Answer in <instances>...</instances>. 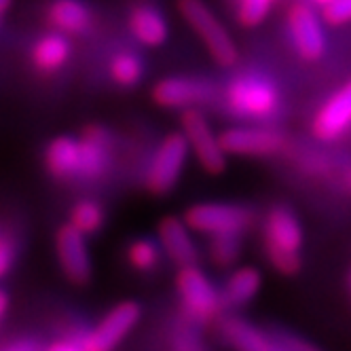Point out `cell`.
Segmentation results:
<instances>
[{"mask_svg": "<svg viewBox=\"0 0 351 351\" xmlns=\"http://www.w3.org/2000/svg\"><path fill=\"white\" fill-rule=\"evenodd\" d=\"M349 286H351V275H349Z\"/></svg>", "mask_w": 351, "mask_h": 351, "instance_id": "obj_37", "label": "cell"}, {"mask_svg": "<svg viewBox=\"0 0 351 351\" xmlns=\"http://www.w3.org/2000/svg\"><path fill=\"white\" fill-rule=\"evenodd\" d=\"M351 130V79L343 83L313 117L311 134L319 142H337Z\"/></svg>", "mask_w": 351, "mask_h": 351, "instance_id": "obj_13", "label": "cell"}, {"mask_svg": "<svg viewBox=\"0 0 351 351\" xmlns=\"http://www.w3.org/2000/svg\"><path fill=\"white\" fill-rule=\"evenodd\" d=\"M128 26L132 36L144 47H161L169 34L165 15L148 3H140L130 11Z\"/></svg>", "mask_w": 351, "mask_h": 351, "instance_id": "obj_19", "label": "cell"}, {"mask_svg": "<svg viewBox=\"0 0 351 351\" xmlns=\"http://www.w3.org/2000/svg\"><path fill=\"white\" fill-rule=\"evenodd\" d=\"M220 142L235 157H273L286 146L284 134L267 125H233L220 132Z\"/></svg>", "mask_w": 351, "mask_h": 351, "instance_id": "obj_10", "label": "cell"}, {"mask_svg": "<svg viewBox=\"0 0 351 351\" xmlns=\"http://www.w3.org/2000/svg\"><path fill=\"white\" fill-rule=\"evenodd\" d=\"M56 254L68 282L83 286L91 280L93 263L87 245V235L77 231L72 224H64L56 233Z\"/></svg>", "mask_w": 351, "mask_h": 351, "instance_id": "obj_12", "label": "cell"}, {"mask_svg": "<svg viewBox=\"0 0 351 351\" xmlns=\"http://www.w3.org/2000/svg\"><path fill=\"white\" fill-rule=\"evenodd\" d=\"M104 222H106L104 206L95 202V199H79V202L72 206L70 218H68V224H72L74 229L81 231L87 237L102 231Z\"/></svg>", "mask_w": 351, "mask_h": 351, "instance_id": "obj_22", "label": "cell"}, {"mask_svg": "<svg viewBox=\"0 0 351 351\" xmlns=\"http://www.w3.org/2000/svg\"><path fill=\"white\" fill-rule=\"evenodd\" d=\"M275 0H237L235 3V17L239 26L243 28H256L269 17L273 11Z\"/></svg>", "mask_w": 351, "mask_h": 351, "instance_id": "obj_26", "label": "cell"}, {"mask_svg": "<svg viewBox=\"0 0 351 351\" xmlns=\"http://www.w3.org/2000/svg\"><path fill=\"white\" fill-rule=\"evenodd\" d=\"M68 34L64 32H47L43 34L34 45H32V64L38 72L43 74H56L58 70H62L72 56V47L70 40L66 38Z\"/></svg>", "mask_w": 351, "mask_h": 351, "instance_id": "obj_20", "label": "cell"}, {"mask_svg": "<svg viewBox=\"0 0 351 351\" xmlns=\"http://www.w3.org/2000/svg\"><path fill=\"white\" fill-rule=\"evenodd\" d=\"M153 102L169 110H189L210 104L216 97V85L197 77H165L153 85Z\"/></svg>", "mask_w": 351, "mask_h": 351, "instance_id": "obj_9", "label": "cell"}, {"mask_svg": "<svg viewBox=\"0 0 351 351\" xmlns=\"http://www.w3.org/2000/svg\"><path fill=\"white\" fill-rule=\"evenodd\" d=\"M163 258V247L150 237H138L128 247V261L140 273H153Z\"/></svg>", "mask_w": 351, "mask_h": 351, "instance_id": "obj_24", "label": "cell"}, {"mask_svg": "<svg viewBox=\"0 0 351 351\" xmlns=\"http://www.w3.org/2000/svg\"><path fill=\"white\" fill-rule=\"evenodd\" d=\"M9 7H11V0H0V15H3Z\"/></svg>", "mask_w": 351, "mask_h": 351, "instance_id": "obj_36", "label": "cell"}, {"mask_svg": "<svg viewBox=\"0 0 351 351\" xmlns=\"http://www.w3.org/2000/svg\"><path fill=\"white\" fill-rule=\"evenodd\" d=\"M265 254L280 275H296L303 267V227L298 216L286 206H273L263 224Z\"/></svg>", "mask_w": 351, "mask_h": 351, "instance_id": "obj_1", "label": "cell"}, {"mask_svg": "<svg viewBox=\"0 0 351 351\" xmlns=\"http://www.w3.org/2000/svg\"><path fill=\"white\" fill-rule=\"evenodd\" d=\"M0 17H3V15H0Z\"/></svg>", "mask_w": 351, "mask_h": 351, "instance_id": "obj_38", "label": "cell"}, {"mask_svg": "<svg viewBox=\"0 0 351 351\" xmlns=\"http://www.w3.org/2000/svg\"><path fill=\"white\" fill-rule=\"evenodd\" d=\"M288 30L296 53L305 62H317L326 53V32L322 26V17L317 15L311 3H294L286 15Z\"/></svg>", "mask_w": 351, "mask_h": 351, "instance_id": "obj_11", "label": "cell"}, {"mask_svg": "<svg viewBox=\"0 0 351 351\" xmlns=\"http://www.w3.org/2000/svg\"><path fill=\"white\" fill-rule=\"evenodd\" d=\"M224 108L239 119L263 121L280 110L282 93L269 77L245 72L233 77L222 91Z\"/></svg>", "mask_w": 351, "mask_h": 351, "instance_id": "obj_2", "label": "cell"}, {"mask_svg": "<svg viewBox=\"0 0 351 351\" xmlns=\"http://www.w3.org/2000/svg\"><path fill=\"white\" fill-rule=\"evenodd\" d=\"M218 332L233 351H284L271 330H263L239 315L222 317Z\"/></svg>", "mask_w": 351, "mask_h": 351, "instance_id": "obj_16", "label": "cell"}, {"mask_svg": "<svg viewBox=\"0 0 351 351\" xmlns=\"http://www.w3.org/2000/svg\"><path fill=\"white\" fill-rule=\"evenodd\" d=\"M261 288H263V273L256 267H252V265L235 267L220 288L222 309L245 307L247 303H252V300L258 296Z\"/></svg>", "mask_w": 351, "mask_h": 351, "instance_id": "obj_17", "label": "cell"}, {"mask_svg": "<svg viewBox=\"0 0 351 351\" xmlns=\"http://www.w3.org/2000/svg\"><path fill=\"white\" fill-rule=\"evenodd\" d=\"M210 261L216 267L231 269L241 256V235H214L208 243Z\"/></svg>", "mask_w": 351, "mask_h": 351, "instance_id": "obj_25", "label": "cell"}, {"mask_svg": "<svg viewBox=\"0 0 351 351\" xmlns=\"http://www.w3.org/2000/svg\"><path fill=\"white\" fill-rule=\"evenodd\" d=\"M269 330L275 337V341L282 345L284 351H324L317 345H313L311 341H307L305 337H300V335H296L292 330L278 328V326H273V328H269Z\"/></svg>", "mask_w": 351, "mask_h": 351, "instance_id": "obj_27", "label": "cell"}, {"mask_svg": "<svg viewBox=\"0 0 351 351\" xmlns=\"http://www.w3.org/2000/svg\"><path fill=\"white\" fill-rule=\"evenodd\" d=\"M171 349L173 351H208L202 339H199L197 332L189 328V326H182V328L176 330L171 339Z\"/></svg>", "mask_w": 351, "mask_h": 351, "instance_id": "obj_28", "label": "cell"}, {"mask_svg": "<svg viewBox=\"0 0 351 351\" xmlns=\"http://www.w3.org/2000/svg\"><path fill=\"white\" fill-rule=\"evenodd\" d=\"M343 186H345V191L347 193H351V165L345 169V173H343Z\"/></svg>", "mask_w": 351, "mask_h": 351, "instance_id": "obj_34", "label": "cell"}, {"mask_svg": "<svg viewBox=\"0 0 351 351\" xmlns=\"http://www.w3.org/2000/svg\"><path fill=\"white\" fill-rule=\"evenodd\" d=\"M47 19L58 32L83 34L91 28L93 15L83 0H53L47 9Z\"/></svg>", "mask_w": 351, "mask_h": 351, "instance_id": "obj_21", "label": "cell"}, {"mask_svg": "<svg viewBox=\"0 0 351 351\" xmlns=\"http://www.w3.org/2000/svg\"><path fill=\"white\" fill-rule=\"evenodd\" d=\"M0 351H40L34 341H15L9 347H3Z\"/></svg>", "mask_w": 351, "mask_h": 351, "instance_id": "obj_32", "label": "cell"}, {"mask_svg": "<svg viewBox=\"0 0 351 351\" xmlns=\"http://www.w3.org/2000/svg\"><path fill=\"white\" fill-rule=\"evenodd\" d=\"M45 167L56 180H79L81 144L79 138L58 136L45 148Z\"/></svg>", "mask_w": 351, "mask_h": 351, "instance_id": "obj_18", "label": "cell"}, {"mask_svg": "<svg viewBox=\"0 0 351 351\" xmlns=\"http://www.w3.org/2000/svg\"><path fill=\"white\" fill-rule=\"evenodd\" d=\"M81 144V173L79 180L93 182L104 178L112 163V136L102 125H89L79 136Z\"/></svg>", "mask_w": 351, "mask_h": 351, "instance_id": "obj_14", "label": "cell"}, {"mask_svg": "<svg viewBox=\"0 0 351 351\" xmlns=\"http://www.w3.org/2000/svg\"><path fill=\"white\" fill-rule=\"evenodd\" d=\"M189 157H191V146L182 130L167 134L155 148L144 173V184L148 193L157 197L167 195L182 178Z\"/></svg>", "mask_w": 351, "mask_h": 351, "instance_id": "obj_5", "label": "cell"}, {"mask_svg": "<svg viewBox=\"0 0 351 351\" xmlns=\"http://www.w3.org/2000/svg\"><path fill=\"white\" fill-rule=\"evenodd\" d=\"M47 351H85L81 347V343H74V341H58L53 345H49Z\"/></svg>", "mask_w": 351, "mask_h": 351, "instance_id": "obj_31", "label": "cell"}, {"mask_svg": "<svg viewBox=\"0 0 351 351\" xmlns=\"http://www.w3.org/2000/svg\"><path fill=\"white\" fill-rule=\"evenodd\" d=\"M9 305H11V300H9V294L0 288V322L5 319V315H7V311H9Z\"/></svg>", "mask_w": 351, "mask_h": 351, "instance_id": "obj_33", "label": "cell"}, {"mask_svg": "<svg viewBox=\"0 0 351 351\" xmlns=\"http://www.w3.org/2000/svg\"><path fill=\"white\" fill-rule=\"evenodd\" d=\"M178 13L220 68H231L237 64L239 49L231 32L224 28V23L206 0H178Z\"/></svg>", "mask_w": 351, "mask_h": 351, "instance_id": "obj_3", "label": "cell"}, {"mask_svg": "<svg viewBox=\"0 0 351 351\" xmlns=\"http://www.w3.org/2000/svg\"><path fill=\"white\" fill-rule=\"evenodd\" d=\"M309 3L313 5V7H317V9H326V7H330L332 3H337V0H309Z\"/></svg>", "mask_w": 351, "mask_h": 351, "instance_id": "obj_35", "label": "cell"}, {"mask_svg": "<svg viewBox=\"0 0 351 351\" xmlns=\"http://www.w3.org/2000/svg\"><path fill=\"white\" fill-rule=\"evenodd\" d=\"M157 241L163 247V254L178 269L197 265L199 250L193 239V229L184 222V218L165 216L157 227Z\"/></svg>", "mask_w": 351, "mask_h": 351, "instance_id": "obj_15", "label": "cell"}, {"mask_svg": "<svg viewBox=\"0 0 351 351\" xmlns=\"http://www.w3.org/2000/svg\"><path fill=\"white\" fill-rule=\"evenodd\" d=\"M184 222L193 233L208 237L214 235H243L254 224V214L250 208L227 202H202L184 210Z\"/></svg>", "mask_w": 351, "mask_h": 351, "instance_id": "obj_4", "label": "cell"}, {"mask_svg": "<svg viewBox=\"0 0 351 351\" xmlns=\"http://www.w3.org/2000/svg\"><path fill=\"white\" fill-rule=\"evenodd\" d=\"M182 134L189 140L191 155H195L197 163L206 173L220 176L227 169V150L220 142V134L214 132L212 123L199 108H189L182 112Z\"/></svg>", "mask_w": 351, "mask_h": 351, "instance_id": "obj_7", "label": "cell"}, {"mask_svg": "<svg viewBox=\"0 0 351 351\" xmlns=\"http://www.w3.org/2000/svg\"><path fill=\"white\" fill-rule=\"evenodd\" d=\"M15 265V243L0 233V280L7 278Z\"/></svg>", "mask_w": 351, "mask_h": 351, "instance_id": "obj_30", "label": "cell"}, {"mask_svg": "<svg viewBox=\"0 0 351 351\" xmlns=\"http://www.w3.org/2000/svg\"><path fill=\"white\" fill-rule=\"evenodd\" d=\"M322 17L332 23V26H341V23L351 21V0H337V3L322 11Z\"/></svg>", "mask_w": 351, "mask_h": 351, "instance_id": "obj_29", "label": "cell"}, {"mask_svg": "<svg viewBox=\"0 0 351 351\" xmlns=\"http://www.w3.org/2000/svg\"><path fill=\"white\" fill-rule=\"evenodd\" d=\"M176 290H178L182 309L197 324H208L222 311L220 290L214 288L204 269L197 265L180 267L176 273Z\"/></svg>", "mask_w": 351, "mask_h": 351, "instance_id": "obj_6", "label": "cell"}, {"mask_svg": "<svg viewBox=\"0 0 351 351\" xmlns=\"http://www.w3.org/2000/svg\"><path fill=\"white\" fill-rule=\"evenodd\" d=\"M108 72L110 79L119 85V87H136L142 77H144V62L138 53L134 51H119L112 56L110 64H108Z\"/></svg>", "mask_w": 351, "mask_h": 351, "instance_id": "obj_23", "label": "cell"}, {"mask_svg": "<svg viewBox=\"0 0 351 351\" xmlns=\"http://www.w3.org/2000/svg\"><path fill=\"white\" fill-rule=\"evenodd\" d=\"M142 319V307L136 300H123L104 313L91 330L81 337V347L85 351H114L121 341L132 335V330Z\"/></svg>", "mask_w": 351, "mask_h": 351, "instance_id": "obj_8", "label": "cell"}]
</instances>
